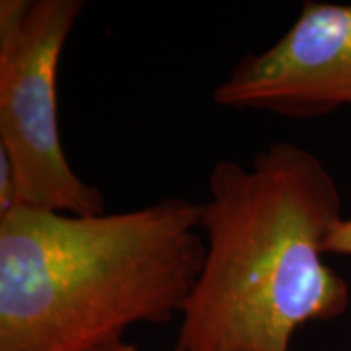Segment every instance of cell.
I'll return each instance as SVG.
<instances>
[{
  "mask_svg": "<svg viewBox=\"0 0 351 351\" xmlns=\"http://www.w3.org/2000/svg\"><path fill=\"white\" fill-rule=\"evenodd\" d=\"M207 187V251L176 351H289L301 327L348 309V283L324 261L339 184L314 152L276 142L249 165L217 161Z\"/></svg>",
  "mask_w": 351,
  "mask_h": 351,
  "instance_id": "6da1fadb",
  "label": "cell"
},
{
  "mask_svg": "<svg viewBox=\"0 0 351 351\" xmlns=\"http://www.w3.org/2000/svg\"><path fill=\"white\" fill-rule=\"evenodd\" d=\"M200 202L0 215V351H86L181 317L204 265Z\"/></svg>",
  "mask_w": 351,
  "mask_h": 351,
  "instance_id": "7a4b0ae2",
  "label": "cell"
},
{
  "mask_svg": "<svg viewBox=\"0 0 351 351\" xmlns=\"http://www.w3.org/2000/svg\"><path fill=\"white\" fill-rule=\"evenodd\" d=\"M83 0H0V153L15 174L16 207L106 213L95 184L65 156L57 106L60 56Z\"/></svg>",
  "mask_w": 351,
  "mask_h": 351,
  "instance_id": "3957f363",
  "label": "cell"
},
{
  "mask_svg": "<svg viewBox=\"0 0 351 351\" xmlns=\"http://www.w3.org/2000/svg\"><path fill=\"white\" fill-rule=\"evenodd\" d=\"M213 103L288 119L351 111V3L306 0L274 44L238 60Z\"/></svg>",
  "mask_w": 351,
  "mask_h": 351,
  "instance_id": "277c9868",
  "label": "cell"
},
{
  "mask_svg": "<svg viewBox=\"0 0 351 351\" xmlns=\"http://www.w3.org/2000/svg\"><path fill=\"white\" fill-rule=\"evenodd\" d=\"M324 251L326 254L351 257V210L330 231L326 244H324Z\"/></svg>",
  "mask_w": 351,
  "mask_h": 351,
  "instance_id": "5b68a950",
  "label": "cell"
},
{
  "mask_svg": "<svg viewBox=\"0 0 351 351\" xmlns=\"http://www.w3.org/2000/svg\"><path fill=\"white\" fill-rule=\"evenodd\" d=\"M86 351H143V350H140L137 345L129 343V341H125L124 339H122V340L108 341V343L98 345V346H95V348H90Z\"/></svg>",
  "mask_w": 351,
  "mask_h": 351,
  "instance_id": "8992f818",
  "label": "cell"
},
{
  "mask_svg": "<svg viewBox=\"0 0 351 351\" xmlns=\"http://www.w3.org/2000/svg\"><path fill=\"white\" fill-rule=\"evenodd\" d=\"M173 351H176V350H173Z\"/></svg>",
  "mask_w": 351,
  "mask_h": 351,
  "instance_id": "52a82bcc",
  "label": "cell"
},
{
  "mask_svg": "<svg viewBox=\"0 0 351 351\" xmlns=\"http://www.w3.org/2000/svg\"><path fill=\"white\" fill-rule=\"evenodd\" d=\"M350 351H351V350H350Z\"/></svg>",
  "mask_w": 351,
  "mask_h": 351,
  "instance_id": "ba28073f",
  "label": "cell"
}]
</instances>
